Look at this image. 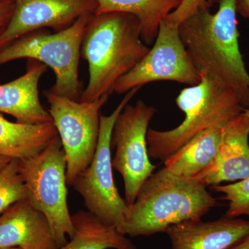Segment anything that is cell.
<instances>
[{"label": "cell", "instance_id": "28", "mask_svg": "<svg viewBox=\"0 0 249 249\" xmlns=\"http://www.w3.org/2000/svg\"><path fill=\"white\" fill-rule=\"evenodd\" d=\"M0 249H22L17 248V247H13V248H1Z\"/></svg>", "mask_w": 249, "mask_h": 249}, {"label": "cell", "instance_id": "12", "mask_svg": "<svg viewBox=\"0 0 249 249\" xmlns=\"http://www.w3.org/2000/svg\"><path fill=\"white\" fill-rule=\"evenodd\" d=\"M249 138V117L242 113L225 126L213 161L194 179L206 187L248 178Z\"/></svg>", "mask_w": 249, "mask_h": 249}, {"label": "cell", "instance_id": "3", "mask_svg": "<svg viewBox=\"0 0 249 249\" xmlns=\"http://www.w3.org/2000/svg\"><path fill=\"white\" fill-rule=\"evenodd\" d=\"M217 204L202 183L178 177L164 167L141 187L135 201L128 206L121 233L137 237L165 232L174 224L201 219Z\"/></svg>", "mask_w": 249, "mask_h": 249}, {"label": "cell", "instance_id": "2", "mask_svg": "<svg viewBox=\"0 0 249 249\" xmlns=\"http://www.w3.org/2000/svg\"><path fill=\"white\" fill-rule=\"evenodd\" d=\"M140 23L125 13L93 15L82 42L80 54L88 64L89 81L80 102H92L114 92L116 82L147 55Z\"/></svg>", "mask_w": 249, "mask_h": 249}, {"label": "cell", "instance_id": "26", "mask_svg": "<svg viewBox=\"0 0 249 249\" xmlns=\"http://www.w3.org/2000/svg\"><path fill=\"white\" fill-rule=\"evenodd\" d=\"M13 160H11V159L7 158V157H1L0 156V171L6 167V165L9 164L10 162L11 161Z\"/></svg>", "mask_w": 249, "mask_h": 249}, {"label": "cell", "instance_id": "10", "mask_svg": "<svg viewBox=\"0 0 249 249\" xmlns=\"http://www.w3.org/2000/svg\"><path fill=\"white\" fill-rule=\"evenodd\" d=\"M180 36L178 28L162 22L153 47L129 73L116 82L114 92L121 94L160 80L193 86L201 81Z\"/></svg>", "mask_w": 249, "mask_h": 249}, {"label": "cell", "instance_id": "13", "mask_svg": "<svg viewBox=\"0 0 249 249\" xmlns=\"http://www.w3.org/2000/svg\"><path fill=\"white\" fill-rule=\"evenodd\" d=\"M165 232L173 249H229L249 237V221L227 216L213 222L189 220Z\"/></svg>", "mask_w": 249, "mask_h": 249}, {"label": "cell", "instance_id": "21", "mask_svg": "<svg viewBox=\"0 0 249 249\" xmlns=\"http://www.w3.org/2000/svg\"><path fill=\"white\" fill-rule=\"evenodd\" d=\"M213 190L224 195L223 199L229 201L226 216L235 218L241 215L249 217V176L237 183L212 186Z\"/></svg>", "mask_w": 249, "mask_h": 249}, {"label": "cell", "instance_id": "23", "mask_svg": "<svg viewBox=\"0 0 249 249\" xmlns=\"http://www.w3.org/2000/svg\"><path fill=\"white\" fill-rule=\"evenodd\" d=\"M13 0L0 1V28L6 27L14 12Z\"/></svg>", "mask_w": 249, "mask_h": 249}, {"label": "cell", "instance_id": "29", "mask_svg": "<svg viewBox=\"0 0 249 249\" xmlns=\"http://www.w3.org/2000/svg\"><path fill=\"white\" fill-rule=\"evenodd\" d=\"M5 27L0 28V35H1V32L4 30Z\"/></svg>", "mask_w": 249, "mask_h": 249}, {"label": "cell", "instance_id": "15", "mask_svg": "<svg viewBox=\"0 0 249 249\" xmlns=\"http://www.w3.org/2000/svg\"><path fill=\"white\" fill-rule=\"evenodd\" d=\"M47 69L42 62L29 60L22 76L0 85V113L14 116L22 124L53 122L39 97V83Z\"/></svg>", "mask_w": 249, "mask_h": 249}, {"label": "cell", "instance_id": "7", "mask_svg": "<svg viewBox=\"0 0 249 249\" xmlns=\"http://www.w3.org/2000/svg\"><path fill=\"white\" fill-rule=\"evenodd\" d=\"M141 88H134L126 93L111 114H101L94 157L89 166L77 177L72 185L84 199L88 212L104 224L116 228L121 233L129 209L119 194L113 177L111 134L118 116Z\"/></svg>", "mask_w": 249, "mask_h": 249}, {"label": "cell", "instance_id": "18", "mask_svg": "<svg viewBox=\"0 0 249 249\" xmlns=\"http://www.w3.org/2000/svg\"><path fill=\"white\" fill-rule=\"evenodd\" d=\"M183 0H97L95 15L125 13L135 16L140 23L142 38L146 45L155 42L159 29L166 18Z\"/></svg>", "mask_w": 249, "mask_h": 249}, {"label": "cell", "instance_id": "22", "mask_svg": "<svg viewBox=\"0 0 249 249\" xmlns=\"http://www.w3.org/2000/svg\"><path fill=\"white\" fill-rule=\"evenodd\" d=\"M213 3L210 0H183L182 3L166 18L165 24L178 28L180 24L199 10H210Z\"/></svg>", "mask_w": 249, "mask_h": 249}, {"label": "cell", "instance_id": "14", "mask_svg": "<svg viewBox=\"0 0 249 249\" xmlns=\"http://www.w3.org/2000/svg\"><path fill=\"white\" fill-rule=\"evenodd\" d=\"M58 249L45 214L28 199L18 201L0 216V249Z\"/></svg>", "mask_w": 249, "mask_h": 249}, {"label": "cell", "instance_id": "30", "mask_svg": "<svg viewBox=\"0 0 249 249\" xmlns=\"http://www.w3.org/2000/svg\"><path fill=\"white\" fill-rule=\"evenodd\" d=\"M210 1H212V2L214 4V3L215 2V1H219V0H210Z\"/></svg>", "mask_w": 249, "mask_h": 249}, {"label": "cell", "instance_id": "25", "mask_svg": "<svg viewBox=\"0 0 249 249\" xmlns=\"http://www.w3.org/2000/svg\"><path fill=\"white\" fill-rule=\"evenodd\" d=\"M229 249H249V237Z\"/></svg>", "mask_w": 249, "mask_h": 249}, {"label": "cell", "instance_id": "8", "mask_svg": "<svg viewBox=\"0 0 249 249\" xmlns=\"http://www.w3.org/2000/svg\"><path fill=\"white\" fill-rule=\"evenodd\" d=\"M49 103V114L56 127L67 159V186H72L77 177L92 161L99 135L101 108L109 96L92 102H80L44 91Z\"/></svg>", "mask_w": 249, "mask_h": 249}, {"label": "cell", "instance_id": "27", "mask_svg": "<svg viewBox=\"0 0 249 249\" xmlns=\"http://www.w3.org/2000/svg\"><path fill=\"white\" fill-rule=\"evenodd\" d=\"M244 114H245L246 116H248L249 117V109H245L244 110Z\"/></svg>", "mask_w": 249, "mask_h": 249}, {"label": "cell", "instance_id": "6", "mask_svg": "<svg viewBox=\"0 0 249 249\" xmlns=\"http://www.w3.org/2000/svg\"><path fill=\"white\" fill-rule=\"evenodd\" d=\"M28 200L48 219L59 247L74 235L67 204V159L59 136L40 153L19 160Z\"/></svg>", "mask_w": 249, "mask_h": 249}, {"label": "cell", "instance_id": "1", "mask_svg": "<svg viewBox=\"0 0 249 249\" xmlns=\"http://www.w3.org/2000/svg\"><path fill=\"white\" fill-rule=\"evenodd\" d=\"M237 14L235 0H219L217 12L199 10L178 31L200 75L227 85L249 109V73L240 52Z\"/></svg>", "mask_w": 249, "mask_h": 249}, {"label": "cell", "instance_id": "5", "mask_svg": "<svg viewBox=\"0 0 249 249\" xmlns=\"http://www.w3.org/2000/svg\"><path fill=\"white\" fill-rule=\"evenodd\" d=\"M92 16H83L70 27L53 34L40 29L19 37L0 49V67L22 58L42 62L55 74V83L50 91L79 101L84 90L78 70L80 50L85 29Z\"/></svg>", "mask_w": 249, "mask_h": 249}, {"label": "cell", "instance_id": "9", "mask_svg": "<svg viewBox=\"0 0 249 249\" xmlns=\"http://www.w3.org/2000/svg\"><path fill=\"white\" fill-rule=\"evenodd\" d=\"M157 109L142 100L127 104L116 119L111 138V147L116 149L112 167L124 178V201L130 206L141 187L153 173L147 152L148 126Z\"/></svg>", "mask_w": 249, "mask_h": 249}, {"label": "cell", "instance_id": "19", "mask_svg": "<svg viewBox=\"0 0 249 249\" xmlns=\"http://www.w3.org/2000/svg\"><path fill=\"white\" fill-rule=\"evenodd\" d=\"M74 235L58 249H137L116 228L107 225L88 211L72 214Z\"/></svg>", "mask_w": 249, "mask_h": 249}, {"label": "cell", "instance_id": "20", "mask_svg": "<svg viewBox=\"0 0 249 249\" xmlns=\"http://www.w3.org/2000/svg\"><path fill=\"white\" fill-rule=\"evenodd\" d=\"M28 199L19 161L12 160L0 171V216L18 201Z\"/></svg>", "mask_w": 249, "mask_h": 249}, {"label": "cell", "instance_id": "24", "mask_svg": "<svg viewBox=\"0 0 249 249\" xmlns=\"http://www.w3.org/2000/svg\"><path fill=\"white\" fill-rule=\"evenodd\" d=\"M237 14L249 19V0H235Z\"/></svg>", "mask_w": 249, "mask_h": 249}, {"label": "cell", "instance_id": "16", "mask_svg": "<svg viewBox=\"0 0 249 249\" xmlns=\"http://www.w3.org/2000/svg\"><path fill=\"white\" fill-rule=\"evenodd\" d=\"M58 135L53 122L28 124L11 122L0 113V156L22 160L45 150Z\"/></svg>", "mask_w": 249, "mask_h": 249}, {"label": "cell", "instance_id": "11", "mask_svg": "<svg viewBox=\"0 0 249 249\" xmlns=\"http://www.w3.org/2000/svg\"><path fill=\"white\" fill-rule=\"evenodd\" d=\"M14 12L0 35V49L34 31H60L96 14L97 0H13Z\"/></svg>", "mask_w": 249, "mask_h": 249}, {"label": "cell", "instance_id": "4", "mask_svg": "<svg viewBox=\"0 0 249 249\" xmlns=\"http://www.w3.org/2000/svg\"><path fill=\"white\" fill-rule=\"evenodd\" d=\"M198 84L184 88L176 103L185 114L179 125L167 131L149 129V157L164 161L196 134L208 129L222 128L244 112L238 95L222 82L201 74Z\"/></svg>", "mask_w": 249, "mask_h": 249}, {"label": "cell", "instance_id": "17", "mask_svg": "<svg viewBox=\"0 0 249 249\" xmlns=\"http://www.w3.org/2000/svg\"><path fill=\"white\" fill-rule=\"evenodd\" d=\"M224 127L208 129L196 134L163 161L165 168L181 178H196L215 158Z\"/></svg>", "mask_w": 249, "mask_h": 249}, {"label": "cell", "instance_id": "31", "mask_svg": "<svg viewBox=\"0 0 249 249\" xmlns=\"http://www.w3.org/2000/svg\"><path fill=\"white\" fill-rule=\"evenodd\" d=\"M4 1V0H0V1Z\"/></svg>", "mask_w": 249, "mask_h": 249}]
</instances>
